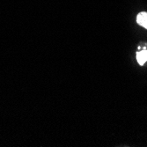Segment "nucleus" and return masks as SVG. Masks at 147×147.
Segmentation results:
<instances>
[{
  "instance_id": "nucleus-1",
  "label": "nucleus",
  "mask_w": 147,
  "mask_h": 147,
  "mask_svg": "<svg viewBox=\"0 0 147 147\" xmlns=\"http://www.w3.org/2000/svg\"><path fill=\"white\" fill-rule=\"evenodd\" d=\"M137 22L145 29H147V12L141 11L137 16Z\"/></svg>"
},
{
  "instance_id": "nucleus-2",
  "label": "nucleus",
  "mask_w": 147,
  "mask_h": 147,
  "mask_svg": "<svg viewBox=\"0 0 147 147\" xmlns=\"http://www.w3.org/2000/svg\"><path fill=\"white\" fill-rule=\"evenodd\" d=\"M137 60L140 65H144V63L147 61V50L144 49L140 52L137 53Z\"/></svg>"
}]
</instances>
